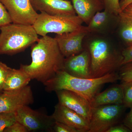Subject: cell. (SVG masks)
I'll list each match as a JSON object with an SVG mask.
<instances>
[{
	"label": "cell",
	"instance_id": "cell-6",
	"mask_svg": "<svg viewBox=\"0 0 132 132\" xmlns=\"http://www.w3.org/2000/svg\"><path fill=\"white\" fill-rule=\"evenodd\" d=\"M125 108L123 104L92 108L88 132H106L109 128L118 124Z\"/></svg>",
	"mask_w": 132,
	"mask_h": 132
},
{
	"label": "cell",
	"instance_id": "cell-18",
	"mask_svg": "<svg viewBox=\"0 0 132 132\" xmlns=\"http://www.w3.org/2000/svg\"><path fill=\"white\" fill-rule=\"evenodd\" d=\"M31 80L21 68L19 69L11 68L3 90L14 91L21 89L28 85Z\"/></svg>",
	"mask_w": 132,
	"mask_h": 132
},
{
	"label": "cell",
	"instance_id": "cell-13",
	"mask_svg": "<svg viewBox=\"0 0 132 132\" xmlns=\"http://www.w3.org/2000/svg\"><path fill=\"white\" fill-rule=\"evenodd\" d=\"M75 77L92 78L90 70V56L86 48L80 53L65 58L63 69Z\"/></svg>",
	"mask_w": 132,
	"mask_h": 132
},
{
	"label": "cell",
	"instance_id": "cell-14",
	"mask_svg": "<svg viewBox=\"0 0 132 132\" xmlns=\"http://www.w3.org/2000/svg\"><path fill=\"white\" fill-rule=\"evenodd\" d=\"M52 116L55 121L74 128L78 132H88L90 123L82 116L67 107L58 103Z\"/></svg>",
	"mask_w": 132,
	"mask_h": 132
},
{
	"label": "cell",
	"instance_id": "cell-16",
	"mask_svg": "<svg viewBox=\"0 0 132 132\" xmlns=\"http://www.w3.org/2000/svg\"><path fill=\"white\" fill-rule=\"evenodd\" d=\"M76 14L88 25L97 12L105 9L104 0H72Z\"/></svg>",
	"mask_w": 132,
	"mask_h": 132
},
{
	"label": "cell",
	"instance_id": "cell-9",
	"mask_svg": "<svg viewBox=\"0 0 132 132\" xmlns=\"http://www.w3.org/2000/svg\"><path fill=\"white\" fill-rule=\"evenodd\" d=\"M15 24L33 25L38 18L30 0H0Z\"/></svg>",
	"mask_w": 132,
	"mask_h": 132
},
{
	"label": "cell",
	"instance_id": "cell-11",
	"mask_svg": "<svg viewBox=\"0 0 132 132\" xmlns=\"http://www.w3.org/2000/svg\"><path fill=\"white\" fill-rule=\"evenodd\" d=\"M55 92L59 103L77 113L90 123L92 111L90 102L78 94L69 90H60Z\"/></svg>",
	"mask_w": 132,
	"mask_h": 132
},
{
	"label": "cell",
	"instance_id": "cell-30",
	"mask_svg": "<svg viewBox=\"0 0 132 132\" xmlns=\"http://www.w3.org/2000/svg\"><path fill=\"white\" fill-rule=\"evenodd\" d=\"M123 124L127 127L132 132V107L123 120Z\"/></svg>",
	"mask_w": 132,
	"mask_h": 132
},
{
	"label": "cell",
	"instance_id": "cell-31",
	"mask_svg": "<svg viewBox=\"0 0 132 132\" xmlns=\"http://www.w3.org/2000/svg\"><path fill=\"white\" fill-rule=\"evenodd\" d=\"M132 3V0H121V1L120 2V5L122 11L128 5Z\"/></svg>",
	"mask_w": 132,
	"mask_h": 132
},
{
	"label": "cell",
	"instance_id": "cell-1",
	"mask_svg": "<svg viewBox=\"0 0 132 132\" xmlns=\"http://www.w3.org/2000/svg\"><path fill=\"white\" fill-rule=\"evenodd\" d=\"M31 48L32 62L29 65L21 64L22 68L31 79L44 84L63 70L65 58L54 38L42 36Z\"/></svg>",
	"mask_w": 132,
	"mask_h": 132
},
{
	"label": "cell",
	"instance_id": "cell-10",
	"mask_svg": "<svg viewBox=\"0 0 132 132\" xmlns=\"http://www.w3.org/2000/svg\"><path fill=\"white\" fill-rule=\"evenodd\" d=\"M88 34L86 26H82L75 31L57 34L54 38L61 53L65 58L78 54L84 50L83 40Z\"/></svg>",
	"mask_w": 132,
	"mask_h": 132
},
{
	"label": "cell",
	"instance_id": "cell-26",
	"mask_svg": "<svg viewBox=\"0 0 132 132\" xmlns=\"http://www.w3.org/2000/svg\"><path fill=\"white\" fill-rule=\"evenodd\" d=\"M55 132H78L75 128L68 125L55 121L53 128V131Z\"/></svg>",
	"mask_w": 132,
	"mask_h": 132
},
{
	"label": "cell",
	"instance_id": "cell-20",
	"mask_svg": "<svg viewBox=\"0 0 132 132\" xmlns=\"http://www.w3.org/2000/svg\"><path fill=\"white\" fill-rule=\"evenodd\" d=\"M16 121L15 112L0 113V132H4L6 128Z\"/></svg>",
	"mask_w": 132,
	"mask_h": 132
},
{
	"label": "cell",
	"instance_id": "cell-33",
	"mask_svg": "<svg viewBox=\"0 0 132 132\" xmlns=\"http://www.w3.org/2000/svg\"><path fill=\"white\" fill-rule=\"evenodd\" d=\"M67 1H69V0H67Z\"/></svg>",
	"mask_w": 132,
	"mask_h": 132
},
{
	"label": "cell",
	"instance_id": "cell-28",
	"mask_svg": "<svg viewBox=\"0 0 132 132\" xmlns=\"http://www.w3.org/2000/svg\"><path fill=\"white\" fill-rule=\"evenodd\" d=\"M123 57L122 65L132 61V46L127 47L122 51Z\"/></svg>",
	"mask_w": 132,
	"mask_h": 132
},
{
	"label": "cell",
	"instance_id": "cell-19",
	"mask_svg": "<svg viewBox=\"0 0 132 132\" xmlns=\"http://www.w3.org/2000/svg\"><path fill=\"white\" fill-rule=\"evenodd\" d=\"M120 37L127 47L132 46V16L122 11L119 14Z\"/></svg>",
	"mask_w": 132,
	"mask_h": 132
},
{
	"label": "cell",
	"instance_id": "cell-8",
	"mask_svg": "<svg viewBox=\"0 0 132 132\" xmlns=\"http://www.w3.org/2000/svg\"><path fill=\"white\" fill-rule=\"evenodd\" d=\"M34 102L32 91L28 85L14 91L3 90L0 92V113L15 112Z\"/></svg>",
	"mask_w": 132,
	"mask_h": 132
},
{
	"label": "cell",
	"instance_id": "cell-12",
	"mask_svg": "<svg viewBox=\"0 0 132 132\" xmlns=\"http://www.w3.org/2000/svg\"><path fill=\"white\" fill-rule=\"evenodd\" d=\"M119 23V15L105 10L97 12L86 26L89 34L104 35L112 32Z\"/></svg>",
	"mask_w": 132,
	"mask_h": 132
},
{
	"label": "cell",
	"instance_id": "cell-3",
	"mask_svg": "<svg viewBox=\"0 0 132 132\" xmlns=\"http://www.w3.org/2000/svg\"><path fill=\"white\" fill-rule=\"evenodd\" d=\"M86 48L90 54L92 78H100L115 72L122 65V51L103 36L90 39Z\"/></svg>",
	"mask_w": 132,
	"mask_h": 132
},
{
	"label": "cell",
	"instance_id": "cell-23",
	"mask_svg": "<svg viewBox=\"0 0 132 132\" xmlns=\"http://www.w3.org/2000/svg\"><path fill=\"white\" fill-rule=\"evenodd\" d=\"M105 10L116 15L122 12L120 5L119 0H104Z\"/></svg>",
	"mask_w": 132,
	"mask_h": 132
},
{
	"label": "cell",
	"instance_id": "cell-7",
	"mask_svg": "<svg viewBox=\"0 0 132 132\" xmlns=\"http://www.w3.org/2000/svg\"><path fill=\"white\" fill-rule=\"evenodd\" d=\"M16 121L24 125L28 132L53 131L55 120L46 115L26 106L15 112Z\"/></svg>",
	"mask_w": 132,
	"mask_h": 132
},
{
	"label": "cell",
	"instance_id": "cell-24",
	"mask_svg": "<svg viewBox=\"0 0 132 132\" xmlns=\"http://www.w3.org/2000/svg\"><path fill=\"white\" fill-rule=\"evenodd\" d=\"M11 68L0 61V92L3 90Z\"/></svg>",
	"mask_w": 132,
	"mask_h": 132
},
{
	"label": "cell",
	"instance_id": "cell-29",
	"mask_svg": "<svg viewBox=\"0 0 132 132\" xmlns=\"http://www.w3.org/2000/svg\"><path fill=\"white\" fill-rule=\"evenodd\" d=\"M131 130L125 125H118L113 126L107 131L106 132H130Z\"/></svg>",
	"mask_w": 132,
	"mask_h": 132
},
{
	"label": "cell",
	"instance_id": "cell-32",
	"mask_svg": "<svg viewBox=\"0 0 132 132\" xmlns=\"http://www.w3.org/2000/svg\"><path fill=\"white\" fill-rule=\"evenodd\" d=\"M122 11L132 16V3L128 5Z\"/></svg>",
	"mask_w": 132,
	"mask_h": 132
},
{
	"label": "cell",
	"instance_id": "cell-4",
	"mask_svg": "<svg viewBox=\"0 0 132 132\" xmlns=\"http://www.w3.org/2000/svg\"><path fill=\"white\" fill-rule=\"evenodd\" d=\"M0 31V55L20 53L39 40L32 25L11 23Z\"/></svg>",
	"mask_w": 132,
	"mask_h": 132
},
{
	"label": "cell",
	"instance_id": "cell-15",
	"mask_svg": "<svg viewBox=\"0 0 132 132\" xmlns=\"http://www.w3.org/2000/svg\"><path fill=\"white\" fill-rule=\"evenodd\" d=\"M36 11L50 15H76L71 2L67 0H30Z\"/></svg>",
	"mask_w": 132,
	"mask_h": 132
},
{
	"label": "cell",
	"instance_id": "cell-27",
	"mask_svg": "<svg viewBox=\"0 0 132 132\" xmlns=\"http://www.w3.org/2000/svg\"><path fill=\"white\" fill-rule=\"evenodd\" d=\"M27 128L21 123L16 121L11 126L6 128L4 132H28Z\"/></svg>",
	"mask_w": 132,
	"mask_h": 132
},
{
	"label": "cell",
	"instance_id": "cell-25",
	"mask_svg": "<svg viewBox=\"0 0 132 132\" xmlns=\"http://www.w3.org/2000/svg\"><path fill=\"white\" fill-rule=\"evenodd\" d=\"M12 23L7 10L0 1V29L2 27Z\"/></svg>",
	"mask_w": 132,
	"mask_h": 132
},
{
	"label": "cell",
	"instance_id": "cell-22",
	"mask_svg": "<svg viewBox=\"0 0 132 132\" xmlns=\"http://www.w3.org/2000/svg\"><path fill=\"white\" fill-rule=\"evenodd\" d=\"M118 74L121 82L132 81V61L122 65Z\"/></svg>",
	"mask_w": 132,
	"mask_h": 132
},
{
	"label": "cell",
	"instance_id": "cell-5",
	"mask_svg": "<svg viewBox=\"0 0 132 132\" xmlns=\"http://www.w3.org/2000/svg\"><path fill=\"white\" fill-rule=\"evenodd\" d=\"M83 23L76 14L50 15L41 13L32 26L38 35L44 36L48 33L61 34L75 31Z\"/></svg>",
	"mask_w": 132,
	"mask_h": 132
},
{
	"label": "cell",
	"instance_id": "cell-21",
	"mask_svg": "<svg viewBox=\"0 0 132 132\" xmlns=\"http://www.w3.org/2000/svg\"><path fill=\"white\" fill-rule=\"evenodd\" d=\"M123 88V104L125 108L132 107V81L122 82Z\"/></svg>",
	"mask_w": 132,
	"mask_h": 132
},
{
	"label": "cell",
	"instance_id": "cell-17",
	"mask_svg": "<svg viewBox=\"0 0 132 132\" xmlns=\"http://www.w3.org/2000/svg\"><path fill=\"white\" fill-rule=\"evenodd\" d=\"M123 88L121 85H115L101 93H98L90 102L95 107L105 105L123 104Z\"/></svg>",
	"mask_w": 132,
	"mask_h": 132
},
{
	"label": "cell",
	"instance_id": "cell-2",
	"mask_svg": "<svg viewBox=\"0 0 132 132\" xmlns=\"http://www.w3.org/2000/svg\"><path fill=\"white\" fill-rule=\"evenodd\" d=\"M120 80L118 73H112L98 78H82L69 74L64 70L44 83L47 91L65 90L79 95L90 102L103 85Z\"/></svg>",
	"mask_w": 132,
	"mask_h": 132
}]
</instances>
